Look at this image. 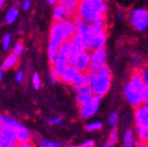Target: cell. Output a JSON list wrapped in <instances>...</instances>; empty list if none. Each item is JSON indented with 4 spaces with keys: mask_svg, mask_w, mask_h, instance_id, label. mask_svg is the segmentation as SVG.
Here are the masks:
<instances>
[{
    "mask_svg": "<svg viewBox=\"0 0 148 147\" xmlns=\"http://www.w3.org/2000/svg\"><path fill=\"white\" fill-rule=\"evenodd\" d=\"M16 130L5 122L0 124V147H18Z\"/></svg>",
    "mask_w": 148,
    "mask_h": 147,
    "instance_id": "cell-7",
    "label": "cell"
},
{
    "mask_svg": "<svg viewBox=\"0 0 148 147\" xmlns=\"http://www.w3.org/2000/svg\"><path fill=\"white\" fill-rule=\"evenodd\" d=\"M118 142V132L115 128H112L110 134L108 136V139H107V142L104 143L103 146L105 147H112L114 145H116Z\"/></svg>",
    "mask_w": 148,
    "mask_h": 147,
    "instance_id": "cell-23",
    "label": "cell"
},
{
    "mask_svg": "<svg viewBox=\"0 0 148 147\" xmlns=\"http://www.w3.org/2000/svg\"><path fill=\"white\" fill-rule=\"evenodd\" d=\"M130 23L138 32H145L148 30V9L144 7H137L130 12Z\"/></svg>",
    "mask_w": 148,
    "mask_h": 147,
    "instance_id": "cell-6",
    "label": "cell"
},
{
    "mask_svg": "<svg viewBox=\"0 0 148 147\" xmlns=\"http://www.w3.org/2000/svg\"><path fill=\"white\" fill-rule=\"evenodd\" d=\"M90 55L92 52L86 49L82 54L77 57V59L74 62V66L81 72H88L90 70Z\"/></svg>",
    "mask_w": 148,
    "mask_h": 147,
    "instance_id": "cell-11",
    "label": "cell"
},
{
    "mask_svg": "<svg viewBox=\"0 0 148 147\" xmlns=\"http://www.w3.org/2000/svg\"><path fill=\"white\" fill-rule=\"evenodd\" d=\"M2 122H5V124H9V126H12L14 130H16L18 126H20L22 124H20V122H18L16 118H14V117H12V116H9V115H2Z\"/></svg>",
    "mask_w": 148,
    "mask_h": 147,
    "instance_id": "cell-26",
    "label": "cell"
},
{
    "mask_svg": "<svg viewBox=\"0 0 148 147\" xmlns=\"http://www.w3.org/2000/svg\"><path fill=\"white\" fill-rule=\"evenodd\" d=\"M142 107H143V108H145L146 110H148V101H146V102H143V103H142Z\"/></svg>",
    "mask_w": 148,
    "mask_h": 147,
    "instance_id": "cell-44",
    "label": "cell"
},
{
    "mask_svg": "<svg viewBox=\"0 0 148 147\" xmlns=\"http://www.w3.org/2000/svg\"><path fill=\"white\" fill-rule=\"evenodd\" d=\"M24 79H25V72H24V70H18V72L16 73V81L18 83H22L24 81Z\"/></svg>",
    "mask_w": 148,
    "mask_h": 147,
    "instance_id": "cell-34",
    "label": "cell"
},
{
    "mask_svg": "<svg viewBox=\"0 0 148 147\" xmlns=\"http://www.w3.org/2000/svg\"><path fill=\"white\" fill-rule=\"evenodd\" d=\"M73 20L76 25V34L80 35L88 51L105 47L107 42L106 28L88 23L78 16H74Z\"/></svg>",
    "mask_w": 148,
    "mask_h": 147,
    "instance_id": "cell-1",
    "label": "cell"
},
{
    "mask_svg": "<svg viewBox=\"0 0 148 147\" xmlns=\"http://www.w3.org/2000/svg\"><path fill=\"white\" fill-rule=\"evenodd\" d=\"M18 18V9L16 7H12L7 10L5 14V22L7 24H14Z\"/></svg>",
    "mask_w": 148,
    "mask_h": 147,
    "instance_id": "cell-24",
    "label": "cell"
},
{
    "mask_svg": "<svg viewBox=\"0 0 148 147\" xmlns=\"http://www.w3.org/2000/svg\"><path fill=\"white\" fill-rule=\"evenodd\" d=\"M40 147H61L63 146V143L60 141L56 140H49V139H43L39 142Z\"/></svg>",
    "mask_w": 148,
    "mask_h": 147,
    "instance_id": "cell-25",
    "label": "cell"
},
{
    "mask_svg": "<svg viewBox=\"0 0 148 147\" xmlns=\"http://www.w3.org/2000/svg\"><path fill=\"white\" fill-rule=\"evenodd\" d=\"M20 63V57L16 55H14V53L8 55L4 60H3L2 63V67L4 71H7L9 69H12L14 67H16Z\"/></svg>",
    "mask_w": 148,
    "mask_h": 147,
    "instance_id": "cell-19",
    "label": "cell"
},
{
    "mask_svg": "<svg viewBox=\"0 0 148 147\" xmlns=\"http://www.w3.org/2000/svg\"><path fill=\"white\" fill-rule=\"evenodd\" d=\"M68 40V37L64 30L62 21L55 22L49 31V41L47 46V58L49 64L53 66L55 64L59 55V48L64 41Z\"/></svg>",
    "mask_w": 148,
    "mask_h": 147,
    "instance_id": "cell-4",
    "label": "cell"
},
{
    "mask_svg": "<svg viewBox=\"0 0 148 147\" xmlns=\"http://www.w3.org/2000/svg\"><path fill=\"white\" fill-rule=\"evenodd\" d=\"M31 6H32L31 0H24L23 3H22V8H23L24 12H28L31 8Z\"/></svg>",
    "mask_w": 148,
    "mask_h": 147,
    "instance_id": "cell-37",
    "label": "cell"
},
{
    "mask_svg": "<svg viewBox=\"0 0 148 147\" xmlns=\"http://www.w3.org/2000/svg\"><path fill=\"white\" fill-rule=\"evenodd\" d=\"M47 2H49V4H51V5H56V4H58V3L60 2V0H47Z\"/></svg>",
    "mask_w": 148,
    "mask_h": 147,
    "instance_id": "cell-42",
    "label": "cell"
},
{
    "mask_svg": "<svg viewBox=\"0 0 148 147\" xmlns=\"http://www.w3.org/2000/svg\"><path fill=\"white\" fill-rule=\"evenodd\" d=\"M16 138H18V145L32 141V135H31L30 131L26 126H24L23 124H21L20 126L16 128Z\"/></svg>",
    "mask_w": 148,
    "mask_h": 147,
    "instance_id": "cell-16",
    "label": "cell"
},
{
    "mask_svg": "<svg viewBox=\"0 0 148 147\" xmlns=\"http://www.w3.org/2000/svg\"><path fill=\"white\" fill-rule=\"evenodd\" d=\"M10 44H12V36H10V34L6 33V34H4V36H3V38H2L3 51H7L9 48V46H10Z\"/></svg>",
    "mask_w": 148,
    "mask_h": 147,
    "instance_id": "cell-29",
    "label": "cell"
},
{
    "mask_svg": "<svg viewBox=\"0 0 148 147\" xmlns=\"http://www.w3.org/2000/svg\"><path fill=\"white\" fill-rule=\"evenodd\" d=\"M140 75H141L142 79H143V82L145 83V85L148 87V66L143 67L140 71Z\"/></svg>",
    "mask_w": 148,
    "mask_h": 147,
    "instance_id": "cell-33",
    "label": "cell"
},
{
    "mask_svg": "<svg viewBox=\"0 0 148 147\" xmlns=\"http://www.w3.org/2000/svg\"><path fill=\"white\" fill-rule=\"evenodd\" d=\"M118 124V114L116 112H112L108 117V124L111 128H115Z\"/></svg>",
    "mask_w": 148,
    "mask_h": 147,
    "instance_id": "cell-28",
    "label": "cell"
},
{
    "mask_svg": "<svg viewBox=\"0 0 148 147\" xmlns=\"http://www.w3.org/2000/svg\"><path fill=\"white\" fill-rule=\"evenodd\" d=\"M136 146H138V147H147L148 146V143L145 142V141H143V140H140V139H138Z\"/></svg>",
    "mask_w": 148,
    "mask_h": 147,
    "instance_id": "cell-39",
    "label": "cell"
},
{
    "mask_svg": "<svg viewBox=\"0 0 148 147\" xmlns=\"http://www.w3.org/2000/svg\"><path fill=\"white\" fill-rule=\"evenodd\" d=\"M107 66V52L105 47L92 52L90 69H100Z\"/></svg>",
    "mask_w": 148,
    "mask_h": 147,
    "instance_id": "cell-10",
    "label": "cell"
},
{
    "mask_svg": "<svg viewBox=\"0 0 148 147\" xmlns=\"http://www.w3.org/2000/svg\"><path fill=\"white\" fill-rule=\"evenodd\" d=\"M86 49L88 48L80 35L75 34L74 36H72L69 39V51H68V59L70 64H74L77 57Z\"/></svg>",
    "mask_w": 148,
    "mask_h": 147,
    "instance_id": "cell-9",
    "label": "cell"
},
{
    "mask_svg": "<svg viewBox=\"0 0 148 147\" xmlns=\"http://www.w3.org/2000/svg\"><path fill=\"white\" fill-rule=\"evenodd\" d=\"M18 146L20 147H34L35 144L32 141H30V142H26V143H23V144H20Z\"/></svg>",
    "mask_w": 148,
    "mask_h": 147,
    "instance_id": "cell-40",
    "label": "cell"
},
{
    "mask_svg": "<svg viewBox=\"0 0 148 147\" xmlns=\"http://www.w3.org/2000/svg\"><path fill=\"white\" fill-rule=\"evenodd\" d=\"M141 69H136L132 74L131 78L123 87V96L127 103L133 107H138L142 105L141 93L145 83L143 82L141 75H140Z\"/></svg>",
    "mask_w": 148,
    "mask_h": 147,
    "instance_id": "cell-3",
    "label": "cell"
},
{
    "mask_svg": "<svg viewBox=\"0 0 148 147\" xmlns=\"http://www.w3.org/2000/svg\"><path fill=\"white\" fill-rule=\"evenodd\" d=\"M138 137L136 132L133 130H127L123 136V146L125 147H134L136 146Z\"/></svg>",
    "mask_w": 148,
    "mask_h": 147,
    "instance_id": "cell-17",
    "label": "cell"
},
{
    "mask_svg": "<svg viewBox=\"0 0 148 147\" xmlns=\"http://www.w3.org/2000/svg\"><path fill=\"white\" fill-rule=\"evenodd\" d=\"M12 53H14V55L18 56V57H21V56L24 54V45H23V43H22V42H18V43L14 46V48H12Z\"/></svg>",
    "mask_w": 148,
    "mask_h": 147,
    "instance_id": "cell-32",
    "label": "cell"
},
{
    "mask_svg": "<svg viewBox=\"0 0 148 147\" xmlns=\"http://www.w3.org/2000/svg\"><path fill=\"white\" fill-rule=\"evenodd\" d=\"M79 72V70L77 69L76 67L74 66V64H69L61 73L60 78L61 81L65 84H70V82L72 81L75 75Z\"/></svg>",
    "mask_w": 148,
    "mask_h": 147,
    "instance_id": "cell-14",
    "label": "cell"
},
{
    "mask_svg": "<svg viewBox=\"0 0 148 147\" xmlns=\"http://www.w3.org/2000/svg\"><path fill=\"white\" fill-rule=\"evenodd\" d=\"M1 122H2V115L0 114V124H1Z\"/></svg>",
    "mask_w": 148,
    "mask_h": 147,
    "instance_id": "cell-46",
    "label": "cell"
},
{
    "mask_svg": "<svg viewBox=\"0 0 148 147\" xmlns=\"http://www.w3.org/2000/svg\"><path fill=\"white\" fill-rule=\"evenodd\" d=\"M80 0H60V3L66 9V19H74L77 16V8Z\"/></svg>",
    "mask_w": 148,
    "mask_h": 147,
    "instance_id": "cell-13",
    "label": "cell"
},
{
    "mask_svg": "<svg viewBox=\"0 0 148 147\" xmlns=\"http://www.w3.org/2000/svg\"><path fill=\"white\" fill-rule=\"evenodd\" d=\"M32 84L35 90H39L41 87V78L37 73H34L32 75Z\"/></svg>",
    "mask_w": 148,
    "mask_h": 147,
    "instance_id": "cell-30",
    "label": "cell"
},
{
    "mask_svg": "<svg viewBox=\"0 0 148 147\" xmlns=\"http://www.w3.org/2000/svg\"><path fill=\"white\" fill-rule=\"evenodd\" d=\"M77 16L92 25L107 27L106 14L99 12V9L92 4L90 0H80L77 8Z\"/></svg>",
    "mask_w": 148,
    "mask_h": 147,
    "instance_id": "cell-5",
    "label": "cell"
},
{
    "mask_svg": "<svg viewBox=\"0 0 148 147\" xmlns=\"http://www.w3.org/2000/svg\"><path fill=\"white\" fill-rule=\"evenodd\" d=\"M94 96L95 95H94L92 89H90L88 84L82 85V87H80L76 90V102L78 103V105L86 103V101L92 99Z\"/></svg>",
    "mask_w": 148,
    "mask_h": 147,
    "instance_id": "cell-12",
    "label": "cell"
},
{
    "mask_svg": "<svg viewBox=\"0 0 148 147\" xmlns=\"http://www.w3.org/2000/svg\"><path fill=\"white\" fill-rule=\"evenodd\" d=\"M132 62L140 63V62H141V58L139 57V56H134V57H132Z\"/></svg>",
    "mask_w": 148,
    "mask_h": 147,
    "instance_id": "cell-41",
    "label": "cell"
},
{
    "mask_svg": "<svg viewBox=\"0 0 148 147\" xmlns=\"http://www.w3.org/2000/svg\"><path fill=\"white\" fill-rule=\"evenodd\" d=\"M49 80H51V83H57V82H59V81L61 80L60 75H59V74L57 73V72H56L53 68H51V71H49Z\"/></svg>",
    "mask_w": 148,
    "mask_h": 147,
    "instance_id": "cell-31",
    "label": "cell"
},
{
    "mask_svg": "<svg viewBox=\"0 0 148 147\" xmlns=\"http://www.w3.org/2000/svg\"><path fill=\"white\" fill-rule=\"evenodd\" d=\"M102 126H103V124L101 122H92L86 126V131L90 132H90H96L101 130Z\"/></svg>",
    "mask_w": 148,
    "mask_h": 147,
    "instance_id": "cell-27",
    "label": "cell"
},
{
    "mask_svg": "<svg viewBox=\"0 0 148 147\" xmlns=\"http://www.w3.org/2000/svg\"><path fill=\"white\" fill-rule=\"evenodd\" d=\"M3 71H4V69H3L2 65H0V80L3 79Z\"/></svg>",
    "mask_w": 148,
    "mask_h": 147,
    "instance_id": "cell-43",
    "label": "cell"
},
{
    "mask_svg": "<svg viewBox=\"0 0 148 147\" xmlns=\"http://www.w3.org/2000/svg\"><path fill=\"white\" fill-rule=\"evenodd\" d=\"M135 122L137 124H141L144 126H148V110L143 108L142 106H138L134 112Z\"/></svg>",
    "mask_w": 148,
    "mask_h": 147,
    "instance_id": "cell-15",
    "label": "cell"
},
{
    "mask_svg": "<svg viewBox=\"0 0 148 147\" xmlns=\"http://www.w3.org/2000/svg\"><path fill=\"white\" fill-rule=\"evenodd\" d=\"M95 145H96V143L94 140H86V142L79 144V147H94Z\"/></svg>",
    "mask_w": 148,
    "mask_h": 147,
    "instance_id": "cell-38",
    "label": "cell"
},
{
    "mask_svg": "<svg viewBox=\"0 0 148 147\" xmlns=\"http://www.w3.org/2000/svg\"><path fill=\"white\" fill-rule=\"evenodd\" d=\"M63 26H64V30L66 32L68 39H70L72 36L76 34V25L74 23V20L71 19H65L64 21H62Z\"/></svg>",
    "mask_w": 148,
    "mask_h": 147,
    "instance_id": "cell-20",
    "label": "cell"
},
{
    "mask_svg": "<svg viewBox=\"0 0 148 147\" xmlns=\"http://www.w3.org/2000/svg\"><path fill=\"white\" fill-rule=\"evenodd\" d=\"M63 122L64 120H63L62 117H53V118H49L47 120V122L51 126H60V124H63Z\"/></svg>",
    "mask_w": 148,
    "mask_h": 147,
    "instance_id": "cell-35",
    "label": "cell"
},
{
    "mask_svg": "<svg viewBox=\"0 0 148 147\" xmlns=\"http://www.w3.org/2000/svg\"><path fill=\"white\" fill-rule=\"evenodd\" d=\"M88 73L86 72H81L79 71L78 73L75 75V77L72 79V81L70 82V85H71L73 89L77 90L82 85L88 84Z\"/></svg>",
    "mask_w": 148,
    "mask_h": 147,
    "instance_id": "cell-18",
    "label": "cell"
},
{
    "mask_svg": "<svg viewBox=\"0 0 148 147\" xmlns=\"http://www.w3.org/2000/svg\"><path fill=\"white\" fill-rule=\"evenodd\" d=\"M141 100H142V103H143V102L148 101V87L147 85H145V87H143V90H142Z\"/></svg>",
    "mask_w": 148,
    "mask_h": 147,
    "instance_id": "cell-36",
    "label": "cell"
},
{
    "mask_svg": "<svg viewBox=\"0 0 148 147\" xmlns=\"http://www.w3.org/2000/svg\"><path fill=\"white\" fill-rule=\"evenodd\" d=\"M53 19L55 22L64 21L66 19V9L60 2L55 5V9L53 12Z\"/></svg>",
    "mask_w": 148,
    "mask_h": 147,
    "instance_id": "cell-21",
    "label": "cell"
},
{
    "mask_svg": "<svg viewBox=\"0 0 148 147\" xmlns=\"http://www.w3.org/2000/svg\"><path fill=\"white\" fill-rule=\"evenodd\" d=\"M4 2H5V0H0V9L3 7V5H4Z\"/></svg>",
    "mask_w": 148,
    "mask_h": 147,
    "instance_id": "cell-45",
    "label": "cell"
},
{
    "mask_svg": "<svg viewBox=\"0 0 148 147\" xmlns=\"http://www.w3.org/2000/svg\"><path fill=\"white\" fill-rule=\"evenodd\" d=\"M101 98L99 96H94L92 99L86 101V103L79 105V116L81 120H88L92 117H94L97 112L99 111L100 103H101Z\"/></svg>",
    "mask_w": 148,
    "mask_h": 147,
    "instance_id": "cell-8",
    "label": "cell"
},
{
    "mask_svg": "<svg viewBox=\"0 0 148 147\" xmlns=\"http://www.w3.org/2000/svg\"><path fill=\"white\" fill-rule=\"evenodd\" d=\"M88 84L95 96L104 97L108 94L112 84V72L107 66L100 69H90L88 72Z\"/></svg>",
    "mask_w": 148,
    "mask_h": 147,
    "instance_id": "cell-2",
    "label": "cell"
},
{
    "mask_svg": "<svg viewBox=\"0 0 148 147\" xmlns=\"http://www.w3.org/2000/svg\"><path fill=\"white\" fill-rule=\"evenodd\" d=\"M135 132L138 137V139L143 140L148 143V126H144L141 124H137L135 126Z\"/></svg>",
    "mask_w": 148,
    "mask_h": 147,
    "instance_id": "cell-22",
    "label": "cell"
}]
</instances>
